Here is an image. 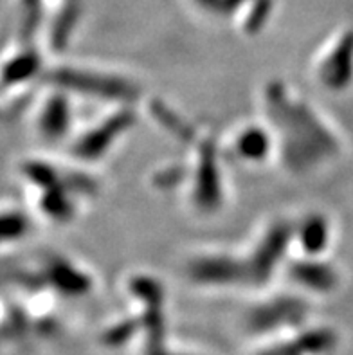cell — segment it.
Here are the masks:
<instances>
[{
  "label": "cell",
  "instance_id": "obj_1",
  "mask_svg": "<svg viewBox=\"0 0 353 355\" xmlns=\"http://www.w3.org/2000/svg\"><path fill=\"white\" fill-rule=\"evenodd\" d=\"M264 99L267 125L286 171L307 175L337 157V135L307 101L277 81L265 89Z\"/></svg>",
  "mask_w": 353,
  "mask_h": 355
},
{
  "label": "cell",
  "instance_id": "obj_2",
  "mask_svg": "<svg viewBox=\"0 0 353 355\" xmlns=\"http://www.w3.org/2000/svg\"><path fill=\"white\" fill-rule=\"evenodd\" d=\"M294 240V224L274 220L243 252H200L186 266L198 287L261 288L285 266L286 249Z\"/></svg>",
  "mask_w": 353,
  "mask_h": 355
},
{
  "label": "cell",
  "instance_id": "obj_3",
  "mask_svg": "<svg viewBox=\"0 0 353 355\" xmlns=\"http://www.w3.org/2000/svg\"><path fill=\"white\" fill-rule=\"evenodd\" d=\"M24 175L38 189V209L53 222H69L81 198L92 195L96 182L80 170L63 171L49 162H27Z\"/></svg>",
  "mask_w": 353,
  "mask_h": 355
},
{
  "label": "cell",
  "instance_id": "obj_4",
  "mask_svg": "<svg viewBox=\"0 0 353 355\" xmlns=\"http://www.w3.org/2000/svg\"><path fill=\"white\" fill-rule=\"evenodd\" d=\"M309 297L298 291L265 296L249 306L241 318V330L252 345L309 324Z\"/></svg>",
  "mask_w": 353,
  "mask_h": 355
},
{
  "label": "cell",
  "instance_id": "obj_5",
  "mask_svg": "<svg viewBox=\"0 0 353 355\" xmlns=\"http://www.w3.org/2000/svg\"><path fill=\"white\" fill-rule=\"evenodd\" d=\"M47 80L54 89L92 96L94 99H107L117 107H130L135 96L139 94L137 85L128 78L116 72L78 67V65L54 67Z\"/></svg>",
  "mask_w": 353,
  "mask_h": 355
},
{
  "label": "cell",
  "instance_id": "obj_6",
  "mask_svg": "<svg viewBox=\"0 0 353 355\" xmlns=\"http://www.w3.org/2000/svg\"><path fill=\"white\" fill-rule=\"evenodd\" d=\"M336 345V332L330 327H313L309 323L267 341L256 343L250 355H330Z\"/></svg>",
  "mask_w": 353,
  "mask_h": 355
},
{
  "label": "cell",
  "instance_id": "obj_7",
  "mask_svg": "<svg viewBox=\"0 0 353 355\" xmlns=\"http://www.w3.org/2000/svg\"><path fill=\"white\" fill-rule=\"evenodd\" d=\"M132 121H134L132 108L119 107L112 116L103 117L101 121L90 126L89 130H83L78 137H74V141H71V157L81 162H96L103 159L116 141H119L128 130Z\"/></svg>",
  "mask_w": 353,
  "mask_h": 355
},
{
  "label": "cell",
  "instance_id": "obj_8",
  "mask_svg": "<svg viewBox=\"0 0 353 355\" xmlns=\"http://www.w3.org/2000/svg\"><path fill=\"white\" fill-rule=\"evenodd\" d=\"M316 80L327 90H343L353 78V31H345L316 60Z\"/></svg>",
  "mask_w": 353,
  "mask_h": 355
},
{
  "label": "cell",
  "instance_id": "obj_9",
  "mask_svg": "<svg viewBox=\"0 0 353 355\" xmlns=\"http://www.w3.org/2000/svg\"><path fill=\"white\" fill-rule=\"evenodd\" d=\"M191 200L198 209H213L222 202V177H220L218 150L211 139H200L198 161L193 175Z\"/></svg>",
  "mask_w": 353,
  "mask_h": 355
},
{
  "label": "cell",
  "instance_id": "obj_10",
  "mask_svg": "<svg viewBox=\"0 0 353 355\" xmlns=\"http://www.w3.org/2000/svg\"><path fill=\"white\" fill-rule=\"evenodd\" d=\"M289 278L295 288L304 294H332L339 284L337 270L322 257H301L286 267Z\"/></svg>",
  "mask_w": 353,
  "mask_h": 355
},
{
  "label": "cell",
  "instance_id": "obj_11",
  "mask_svg": "<svg viewBox=\"0 0 353 355\" xmlns=\"http://www.w3.org/2000/svg\"><path fill=\"white\" fill-rule=\"evenodd\" d=\"M36 130L47 141L67 137L72 130V112L67 92L54 89L49 98H45L36 112Z\"/></svg>",
  "mask_w": 353,
  "mask_h": 355
},
{
  "label": "cell",
  "instance_id": "obj_12",
  "mask_svg": "<svg viewBox=\"0 0 353 355\" xmlns=\"http://www.w3.org/2000/svg\"><path fill=\"white\" fill-rule=\"evenodd\" d=\"M40 270L42 278L47 276L49 288L62 294L80 296V294H87L92 288V278L89 276V272L62 257H53L45 266L42 263Z\"/></svg>",
  "mask_w": 353,
  "mask_h": 355
},
{
  "label": "cell",
  "instance_id": "obj_13",
  "mask_svg": "<svg viewBox=\"0 0 353 355\" xmlns=\"http://www.w3.org/2000/svg\"><path fill=\"white\" fill-rule=\"evenodd\" d=\"M234 157L243 162H264L270 153L276 152L274 135L268 125H246L234 134L233 141Z\"/></svg>",
  "mask_w": 353,
  "mask_h": 355
},
{
  "label": "cell",
  "instance_id": "obj_14",
  "mask_svg": "<svg viewBox=\"0 0 353 355\" xmlns=\"http://www.w3.org/2000/svg\"><path fill=\"white\" fill-rule=\"evenodd\" d=\"M332 240L330 222L321 213H312L294 224V242L300 245L301 257H322Z\"/></svg>",
  "mask_w": 353,
  "mask_h": 355
},
{
  "label": "cell",
  "instance_id": "obj_15",
  "mask_svg": "<svg viewBox=\"0 0 353 355\" xmlns=\"http://www.w3.org/2000/svg\"><path fill=\"white\" fill-rule=\"evenodd\" d=\"M135 355H202L189 348L179 347L166 334V324H155L144 330L135 343Z\"/></svg>",
  "mask_w": 353,
  "mask_h": 355
},
{
  "label": "cell",
  "instance_id": "obj_16",
  "mask_svg": "<svg viewBox=\"0 0 353 355\" xmlns=\"http://www.w3.org/2000/svg\"><path fill=\"white\" fill-rule=\"evenodd\" d=\"M42 71L40 56L33 47L18 49L4 65V85H20L24 81L33 78Z\"/></svg>",
  "mask_w": 353,
  "mask_h": 355
},
{
  "label": "cell",
  "instance_id": "obj_17",
  "mask_svg": "<svg viewBox=\"0 0 353 355\" xmlns=\"http://www.w3.org/2000/svg\"><path fill=\"white\" fill-rule=\"evenodd\" d=\"M27 231V218L22 211H4V240L20 239Z\"/></svg>",
  "mask_w": 353,
  "mask_h": 355
}]
</instances>
